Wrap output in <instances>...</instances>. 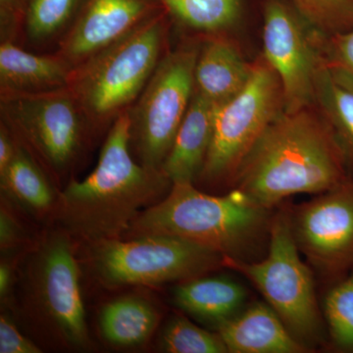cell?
Returning a JSON list of instances; mask_svg holds the SVG:
<instances>
[{
	"instance_id": "14",
	"label": "cell",
	"mask_w": 353,
	"mask_h": 353,
	"mask_svg": "<svg viewBox=\"0 0 353 353\" xmlns=\"http://www.w3.org/2000/svg\"><path fill=\"white\" fill-rule=\"evenodd\" d=\"M228 352L303 353L309 348L294 338L268 303H253L216 327Z\"/></svg>"
},
{
	"instance_id": "29",
	"label": "cell",
	"mask_w": 353,
	"mask_h": 353,
	"mask_svg": "<svg viewBox=\"0 0 353 353\" xmlns=\"http://www.w3.org/2000/svg\"><path fill=\"white\" fill-rule=\"evenodd\" d=\"M0 209V248L2 254L19 250L25 241V232L12 212V204L1 197Z\"/></svg>"
},
{
	"instance_id": "9",
	"label": "cell",
	"mask_w": 353,
	"mask_h": 353,
	"mask_svg": "<svg viewBox=\"0 0 353 353\" xmlns=\"http://www.w3.org/2000/svg\"><path fill=\"white\" fill-rule=\"evenodd\" d=\"M1 121L60 183L75 167L90 129L68 88L0 99Z\"/></svg>"
},
{
	"instance_id": "25",
	"label": "cell",
	"mask_w": 353,
	"mask_h": 353,
	"mask_svg": "<svg viewBox=\"0 0 353 353\" xmlns=\"http://www.w3.org/2000/svg\"><path fill=\"white\" fill-rule=\"evenodd\" d=\"M160 350L169 353H224L226 345L216 332H209L183 316L167 323L159 339Z\"/></svg>"
},
{
	"instance_id": "5",
	"label": "cell",
	"mask_w": 353,
	"mask_h": 353,
	"mask_svg": "<svg viewBox=\"0 0 353 353\" xmlns=\"http://www.w3.org/2000/svg\"><path fill=\"white\" fill-rule=\"evenodd\" d=\"M28 254L21 280L24 315L58 347H90L75 241L63 230L51 231Z\"/></svg>"
},
{
	"instance_id": "19",
	"label": "cell",
	"mask_w": 353,
	"mask_h": 353,
	"mask_svg": "<svg viewBox=\"0 0 353 353\" xmlns=\"http://www.w3.org/2000/svg\"><path fill=\"white\" fill-rule=\"evenodd\" d=\"M51 182L43 167L18 141L12 162L0 173L1 197L34 217L52 216L59 192Z\"/></svg>"
},
{
	"instance_id": "1",
	"label": "cell",
	"mask_w": 353,
	"mask_h": 353,
	"mask_svg": "<svg viewBox=\"0 0 353 353\" xmlns=\"http://www.w3.org/2000/svg\"><path fill=\"white\" fill-rule=\"evenodd\" d=\"M130 143L127 110L111 125L94 171L82 181H70L59 192L51 217L75 243L123 238L139 213L170 192L171 181L139 163Z\"/></svg>"
},
{
	"instance_id": "10",
	"label": "cell",
	"mask_w": 353,
	"mask_h": 353,
	"mask_svg": "<svg viewBox=\"0 0 353 353\" xmlns=\"http://www.w3.org/2000/svg\"><path fill=\"white\" fill-rule=\"evenodd\" d=\"M199 50L189 43L167 51L128 110L132 153L143 166L161 171L194 95Z\"/></svg>"
},
{
	"instance_id": "22",
	"label": "cell",
	"mask_w": 353,
	"mask_h": 353,
	"mask_svg": "<svg viewBox=\"0 0 353 353\" xmlns=\"http://www.w3.org/2000/svg\"><path fill=\"white\" fill-rule=\"evenodd\" d=\"M165 11L188 29L206 36L234 27L243 11L241 0H158Z\"/></svg>"
},
{
	"instance_id": "16",
	"label": "cell",
	"mask_w": 353,
	"mask_h": 353,
	"mask_svg": "<svg viewBox=\"0 0 353 353\" xmlns=\"http://www.w3.org/2000/svg\"><path fill=\"white\" fill-rule=\"evenodd\" d=\"M214 105L196 90L163 165L172 183H194L201 178L212 138Z\"/></svg>"
},
{
	"instance_id": "20",
	"label": "cell",
	"mask_w": 353,
	"mask_h": 353,
	"mask_svg": "<svg viewBox=\"0 0 353 353\" xmlns=\"http://www.w3.org/2000/svg\"><path fill=\"white\" fill-rule=\"evenodd\" d=\"M160 314L152 303L139 296L115 299L102 308V336L116 347H138L150 340L159 325Z\"/></svg>"
},
{
	"instance_id": "6",
	"label": "cell",
	"mask_w": 353,
	"mask_h": 353,
	"mask_svg": "<svg viewBox=\"0 0 353 353\" xmlns=\"http://www.w3.org/2000/svg\"><path fill=\"white\" fill-rule=\"evenodd\" d=\"M301 254L292 232V209L285 206L272 217L266 256L257 261L224 257V267L248 278L294 338L310 350L322 340L324 324L312 270Z\"/></svg>"
},
{
	"instance_id": "11",
	"label": "cell",
	"mask_w": 353,
	"mask_h": 353,
	"mask_svg": "<svg viewBox=\"0 0 353 353\" xmlns=\"http://www.w3.org/2000/svg\"><path fill=\"white\" fill-rule=\"evenodd\" d=\"M263 18V57L280 80L284 111L312 108L316 76L324 61L323 46L327 37L283 0H268Z\"/></svg>"
},
{
	"instance_id": "27",
	"label": "cell",
	"mask_w": 353,
	"mask_h": 353,
	"mask_svg": "<svg viewBox=\"0 0 353 353\" xmlns=\"http://www.w3.org/2000/svg\"><path fill=\"white\" fill-rule=\"evenodd\" d=\"M323 52L334 78L353 88V29L325 39Z\"/></svg>"
},
{
	"instance_id": "3",
	"label": "cell",
	"mask_w": 353,
	"mask_h": 353,
	"mask_svg": "<svg viewBox=\"0 0 353 353\" xmlns=\"http://www.w3.org/2000/svg\"><path fill=\"white\" fill-rule=\"evenodd\" d=\"M272 217L271 209L240 190L214 196L194 183H176L163 199L139 213L123 238L176 236L223 257L254 261L269 243Z\"/></svg>"
},
{
	"instance_id": "7",
	"label": "cell",
	"mask_w": 353,
	"mask_h": 353,
	"mask_svg": "<svg viewBox=\"0 0 353 353\" xmlns=\"http://www.w3.org/2000/svg\"><path fill=\"white\" fill-rule=\"evenodd\" d=\"M87 246L95 278L109 289L182 283L224 267L219 253L176 236L121 238Z\"/></svg>"
},
{
	"instance_id": "18",
	"label": "cell",
	"mask_w": 353,
	"mask_h": 353,
	"mask_svg": "<svg viewBox=\"0 0 353 353\" xmlns=\"http://www.w3.org/2000/svg\"><path fill=\"white\" fill-rule=\"evenodd\" d=\"M174 303L183 312L213 326L231 319L243 308L248 290L225 277H197L180 283L174 290Z\"/></svg>"
},
{
	"instance_id": "8",
	"label": "cell",
	"mask_w": 353,
	"mask_h": 353,
	"mask_svg": "<svg viewBox=\"0 0 353 353\" xmlns=\"http://www.w3.org/2000/svg\"><path fill=\"white\" fill-rule=\"evenodd\" d=\"M283 111L280 80L265 58L259 57L241 92L214 105L212 138L202 180L208 185H234L248 153Z\"/></svg>"
},
{
	"instance_id": "28",
	"label": "cell",
	"mask_w": 353,
	"mask_h": 353,
	"mask_svg": "<svg viewBox=\"0 0 353 353\" xmlns=\"http://www.w3.org/2000/svg\"><path fill=\"white\" fill-rule=\"evenodd\" d=\"M30 0H0V41L15 43L24 27Z\"/></svg>"
},
{
	"instance_id": "17",
	"label": "cell",
	"mask_w": 353,
	"mask_h": 353,
	"mask_svg": "<svg viewBox=\"0 0 353 353\" xmlns=\"http://www.w3.org/2000/svg\"><path fill=\"white\" fill-rule=\"evenodd\" d=\"M252 69L231 41L218 34L208 36L197 57L194 90L218 105L241 92Z\"/></svg>"
},
{
	"instance_id": "24",
	"label": "cell",
	"mask_w": 353,
	"mask_h": 353,
	"mask_svg": "<svg viewBox=\"0 0 353 353\" xmlns=\"http://www.w3.org/2000/svg\"><path fill=\"white\" fill-rule=\"evenodd\" d=\"M323 313L334 347L353 352V272L332 285L325 296Z\"/></svg>"
},
{
	"instance_id": "2",
	"label": "cell",
	"mask_w": 353,
	"mask_h": 353,
	"mask_svg": "<svg viewBox=\"0 0 353 353\" xmlns=\"http://www.w3.org/2000/svg\"><path fill=\"white\" fill-rule=\"evenodd\" d=\"M333 130L312 108L283 111L243 162L233 185L274 209L296 194H320L350 178Z\"/></svg>"
},
{
	"instance_id": "30",
	"label": "cell",
	"mask_w": 353,
	"mask_h": 353,
	"mask_svg": "<svg viewBox=\"0 0 353 353\" xmlns=\"http://www.w3.org/2000/svg\"><path fill=\"white\" fill-rule=\"evenodd\" d=\"M38 345L24 336L12 319L6 314L0 317V353H41Z\"/></svg>"
},
{
	"instance_id": "21",
	"label": "cell",
	"mask_w": 353,
	"mask_h": 353,
	"mask_svg": "<svg viewBox=\"0 0 353 353\" xmlns=\"http://www.w3.org/2000/svg\"><path fill=\"white\" fill-rule=\"evenodd\" d=\"M315 104L353 164V88L334 78L325 59L316 76Z\"/></svg>"
},
{
	"instance_id": "13",
	"label": "cell",
	"mask_w": 353,
	"mask_h": 353,
	"mask_svg": "<svg viewBox=\"0 0 353 353\" xmlns=\"http://www.w3.org/2000/svg\"><path fill=\"white\" fill-rule=\"evenodd\" d=\"M157 1L82 0L57 54L75 69L158 12Z\"/></svg>"
},
{
	"instance_id": "23",
	"label": "cell",
	"mask_w": 353,
	"mask_h": 353,
	"mask_svg": "<svg viewBox=\"0 0 353 353\" xmlns=\"http://www.w3.org/2000/svg\"><path fill=\"white\" fill-rule=\"evenodd\" d=\"M81 2L82 0H30L23 27L26 36L36 43L55 38L73 22Z\"/></svg>"
},
{
	"instance_id": "15",
	"label": "cell",
	"mask_w": 353,
	"mask_h": 353,
	"mask_svg": "<svg viewBox=\"0 0 353 353\" xmlns=\"http://www.w3.org/2000/svg\"><path fill=\"white\" fill-rule=\"evenodd\" d=\"M73 71L57 53L34 54L13 41L0 43V99L68 88Z\"/></svg>"
},
{
	"instance_id": "26",
	"label": "cell",
	"mask_w": 353,
	"mask_h": 353,
	"mask_svg": "<svg viewBox=\"0 0 353 353\" xmlns=\"http://www.w3.org/2000/svg\"><path fill=\"white\" fill-rule=\"evenodd\" d=\"M297 12L324 37L353 29V0H290Z\"/></svg>"
},
{
	"instance_id": "4",
	"label": "cell",
	"mask_w": 353,
	"mask_h": 353,
	"mask_svg": "<svg viewBox=\"0 0 353 353\" xmlns=\"http://www.w3.org/2000/svg\"><path fill=\"white\" fill-rule=\"evenodd\" d=\"M168 16L158 11L74 69L68 88L90 131L110 128L145 90L167 52Z\"/></svg>"
},
{
	"instance_id": "32",
	"label": "cell",
	"mask_w": 353,
	"mask_h": 353,
	"mask_svg": "<svg viewBox=\"0 0 353 353\" xmlns=\"http://www.w3.org/2000/svg\"><path fill=\"white\" fill-rule=\"evenodd\" d=\"M14 281H15V271L12 263V259H3L2 257L1 263H0V297H1L2 303H6L9 296L12 292L14 287Z\"/></svg>"
},
{
	"instance_id": "12",
	"label": "cell",
	"mask_w": 353,
	"mask_h": 353,
	"mask_svg": "<svg viewBox=\"0 0 353 353\" xmlns=\"http://www.w3.org/2000/svg\"><path fill=\"white\" fill-rule=\"evenodd\" d=\"M299 252L332 285L353 272V178L292 209Z\"/></svg>"
},
{
	"instance_id": "31",
	"label": "cell",
	"mask_w": 353,
	"mask_h": 353,
	"mask_svg": "<svg viewBox=\"0 0 353 353\" xmlns=\"http://www.w3.org/2000/svg\"><path fill=\"white\" fill-rule=\"evenodd\" d=\"M18 141L9 128L0 122V173L6 171L17 152Z\"/></svg>"
}]
</instances>
